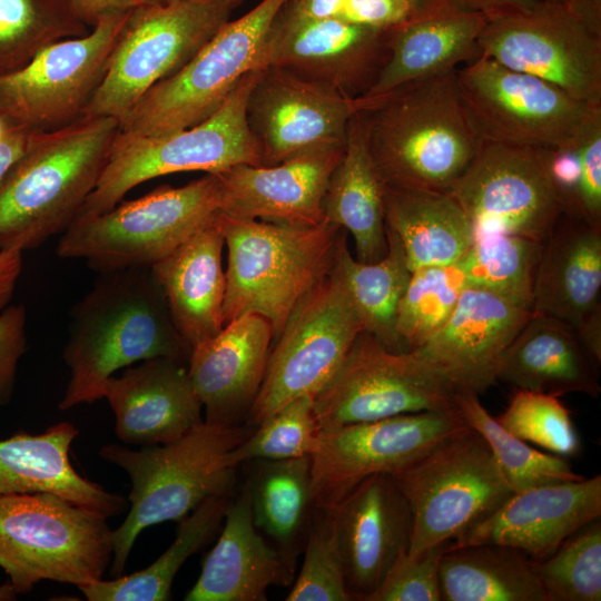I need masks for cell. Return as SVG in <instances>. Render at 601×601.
<instances>
[{
    "mask_svg": "<svg viewBox=\"0 0 601 601\" xmlns=\"http://www.w3.org/2000/svg\"><path fill=\"white\" fill-rule=\"evenodd\" d=\"M150 268L100 274L71 309L62 357L70 380L59 410L104 398L109 377L154 357L189 359Z\"/></svg>",
    "mask_w": 601,
    "mask_h": 601,
    "instance_id": "cell-1",
    "label": "cell"
},
{
    "mask_svg": "<svg viewBox=\"0 0 601 601\" xmlns=\"http://www.w3.org/2000/svg\"><path fill=\"white\" fill-rule=\"evenodd\" d=\"M119 132L115 117L82 116L35 132L0 183V250L33 249L78 217Z\"/></svg>",
    "mask_w": 601,
    "mask_h": 601,
    "instance_id": "cell-2",
    "label": "cell"
},
{
    "mask_svg": "<svg viewBox=\"0 0 601 601\" xmlns=\"http://www.w3.org/2000/svg\"><path fill=\"white\" fill-rule=\"evenodd\" d=\"M358 111L374 165L390 187L449 193L482 145L464 111L455 70Z\"/></svg>",
    "mask_w": 601,
    "mask_h": 601,
    "instance_id": "cell-3",
    "label": "cell"
},
{
    "mask_svg": "<svg viewBox=\"0 0 601 601\" xmlns=\"http://www.w3.org/2000/svg\"><path fill=\"white\" fill-rule=\"evenodd\" d=\"M252 431L245 423L225 426L205 422L180 439L138 451L115 443L101 446L99 455L125 470L131 480L129 513L112 531L114 578L122 575L145 529L179 522L205 500L231 495L237 469L231 453Z\"/></svg>",
    "mask_w": 601,
    "mask_h": 601,
    "instance_id": "cell-4",
    "label": "cell"
},
{
    "mask_svg": "<svg viewBox=\"0 0 601 601\" xmlns=\"http://www.w3.org/2000/svg\"><path fill=\"white\" fill-rule=\"evenodd\" d=\"M219 221L227 248L224 325L257 314L272 324L275 341L295 308L332 269L343 229L327 220L296 227L223 213Z\"/></svg>",
    "mask_w": 601,
    "mask_h": 601,
    "instance_id": "cell-5",
    "label": "cell"
},
{
    "mask_svg": "<svg viewBox=\"0 0 601 601\" xmlns=\"http://www.w3.org/2000/svg\"><path fill=\"white\" fill-rule=\"evenodd\" d=\"M220 207L217 174L181 187L161 186L105 213L75 219L56 253L83 259L100 274L151 268L206 226Z\"/></svg>",
    "mask_w": 601,
    "mask_h": 601,
    "instance_id": "cell-6",
    "label": "cell"
},
{
    "mask_svg": "<svg viewBox=\"0 0 601 601\" xmlns=\"http://www.w3.org/2000/svg\"><path fill=\"white\" fill-rule=\"evenodd\" d=\"M260 70L247 73L211 116L189 128L158 137L119 131L77 218L111 209L128 191L152 178L191 170L217 174L239 164L263 165L246 116Z\"/></svg>",
    "mask_w": 601,
    "mask_h": 601,
    "instance_id": "cell-7",
    "label": "cell"
},
{
    "mask_svg": "<svg viewBox=\"0 0 601 601\" xmlns=\"http://www.w3.org/2000/svg\"><path fill=\"white\" fill-rule=\"evenodd\" d=\"M114 553L107 518L50 492L0 497V555L18 593L41 580L77 587L102 579Z\"/></svg>",
    "mask_w": 601,
    "mask_h": 601,
    "instance_id": "cell-8",
    "label": "cell"
},
{
    "mask_svg": "<svg viewBox=\"0 0 601 601\" xmlns=\"http://www.w3.org/2000/svg\"><path fill=\"white\" fill-rule=\"evenodd\" d=\"M287 0H262L228 21L178 71L149 89L119 119V131L158 137L211 116L249 72L263 69L270 27Z\"/></svg>",
    "mask_w": 601,
    "mask_h": 601,
    "instance_id": "cell-9",
    "label": "cell"
},
{
    "mask_svg": "<svg viewBox=\"0 0 601 601\" xmlns=\"http://www.w3.org/2000/svg\"><path fill=\"white\" fill-rule=\"evenodd\" d=\"M243 0H180L130 9L104 80L82 116L124 117L231 20Z\"/></svg>",
    "mask_w": 601,
    "mask_h": 601,
    "instance_id": "cell-10",
    "label": "cell"
},
{
    "mask_svg": "<svg viewBox=\"0 0 601 601\" xmlns=\"http://www.w3.org/2000/svg\"><path fill=\"white\" fill-rule=\"evenodd\" d=\"M393 476L412 513L408 553L455 540L514 493L470 426Z\"/></svg>",
    "mask_w": 601,
    "mask_h": 601,
    "instance_id": "cell-11",
    "label": "cell"
},
{
    "mask_svg": "<svg viewBox=\"0 0 601 601\" xmlns=\"http://www.w3.org/2000/svg\"><path fill=\"white\" fill-rule=\"evenodd\" d=\"M455 81L467 120L482 142L561 147L601 109L482 55L455 69Z\"/></svg>",
    "mask_w": 601,
    "mask_h": 601,
    "instance_id": "cell-12",
    "label": "cell"
},
{
    "mask_svg": "<svg viewBox=\"0 0 601 601\" xmlns=\"http://www.w3.org/2000/svg\"><path fill=\"white\" fill-rule=\"evenodd\" d=\"M362 331L356 309L333 264L275 338L260 390L245 424L255 427L288 402L302 395L315 396Z\"/></svg>",
    "mask_w": 601,
    "mask_h": 601,
    "instance_id": "cell-13",
    "label": "cell"
},
{
    "mask_svg": "<svg viewBox=\"0 0 601 601\" xmlns=\"http://www.w3.org/2000/svg\"><path fill=\"white\" fill-rule=\"evenodd\" d=\"M129 11L110 12L85 35L55 42L24 67L0 75V117L33 132L82 117L104 80Z\"/></svg>",
    "mask_w": 601,
    "mask_h": 601,
    "instance_id": "cell-14",
    "label": "cell"
},
{
    "mask_svg": "<svg viewBox=\"0 0 601 601\" xmlns=\"http://www.w3.org/2000/svg\"><path fill=\"white\" fill-rule=\"evenodd\" d=\"M456 390L413 352H392L362 331L314 396L322 430L423 411L457 408Z\"/></svg>",
    "mask_w": 601,
    "mask_h": 601,
    "instance_id": "cell-15",
    "label": "cell"
},
{
    "mask_svg": "<svg viewBox=\"0 0 601 601\" xmlns=\"http://www.w3.org/2000/svg\"><path fill=\"white\" fill-rule=\"evenodd\" d=\"M479 53L601 106V30L570 7L541 0L528 11L489 19Z\"/></svg>",
    "mask_w": 601,
    "mask_h": 601,
    "instance_id": "cell-16",
    "label": "cell"
},
{
    "mask_svg": "<svg viewBox=\"0 0 601 601\" xmlns=\"http://www.w3.org/2000/svg\"><path fill=\"white\" fill-rule=\"evenodd\" d=\"M466 427L457 407L322 430L311 455L317 506L331 509L372 475H394Z\"/></svg>",
    "mask_w": 601,
    "mask_h": 601,
    "instance_id": "cell-17",
    "label": "cell"
},
{
    "mask_svg": "<svg viewBox=\"0 0 601 601\" xmlns=\"http://www.w3.org/2000/svg\"><path fill=\"white\" fill-rule=\"evenodd\" d=\"M449 194L474 236L499 231L543 243L563 214L536 148L482 142Z\"/></svg>",
    "mask_w": 601,
    "mask_h": 601,
    "instance_id": "cell-18",
    "label": "cell"
},
{
    "mask_svg": "<svg viewBox=\"0 0 601 601\" xmlns=\"http://www.w3.org/2000/svg\"><path fill=\"white\" fill-rule=\"evenodd\" d=\"M356 111L355 98L278 67L260 70L246 107L265 166L344 147Z\"/></svg>",
    "mask_w": 601,
    "mask_h": 601,
    "instance_id": "cell-19",
    "label": "cell"
},
{
    "mask_svg": "<svg viewBox=\"0 0 601 601\" xmlns=\"http://www.w3.org/2000/svg\"><path fill=\"white\" fill-rule=\"evenodd\" d=\"M388 30L337 19L297 18L280 10L266 39L263 69L278 67L357 98L374 82L386 59Z\"/></svg>",
    "mask_w": 601,
    "mask_h": 601,
    "instance_id": "cell-20",
    "label": "cell"
},
{
    "mask_svg": "<svg viewBox=\"0 0 601 601\" xmlns=\"http://www.w3.org/2000/svg\"><path fill=\"white\" fill-rule=\"evenodd\" d=\"M326 512L347 589L354 601H367L395 561L408 552V503L392 474H375Z\"/></svg>",
    "mask_w": 601,
    "mask_h": 601,
    "instance_id": "cell-21",
    "label": "cell"
},
{
    "mask_svg": "<svg viewBox=\"0 0 601 601\" xmlns=\"http://www.w3.org/2000/svg\"><path fill=\"white\" fill-rule=\"evenodd\" d=\"M491 292L466 287L444 325L412 351L457 392H485L496 382L500 361L531 316Z\"/></svg>",
    "mask_w": 601,
    "mask_h": 601,
    "instance_id": "cell-22",
    "label": "cell"
},
{
    "mask_svg": "<svg viewBox=\"0 0 601 601\" xmlns=\"http://www.w3.org/2000/svg\"><path fill=\"white\" fill-rule=\"evenodd\" d=\"M601 516V476L514 492L449 548L497 544L542 561L584 524Z\"/></svg>",
    "mask_w": 601,
    "mask_h": 601,
    "instance_id": "cell-23",
    "label": "cell"
},
{
    "mask_svg": "<svg viewBox=\"0 0 601 601\" xmlns=\"http://www.w3.org/2000/svg\"><path fill=\"white\" fill-rule=\"evenodd\" d=\"M343 151L344 147L324 149L272 166L239 164L217 173L220 213L279 225L317 226L326 221L322 203Z\"/></svg>",
    "mask_w": 601,
    "mask_h": 601,
    "instance_id": "cell-24",
    "label": "cell"
},
{
    "mask_svg": "<svg viewBox=\"0 0 601 601\" xmlns=\"http://www.w3.org/2000/svg\"><path fill=\"white\" fill-rule=\"evenodd\" d=\"M274 343L272 324L244 314L196 345L188 374L208 424H244L260 390Z\"/></svg>",
    "mask_w": 601,
    "mask_h": 601,
    "instance_id": "cell-25",
    "label": "cell"
},
{
    "mask_svg": "<svg viewBox=\"0 0 601 601\" xmlns=\"http://www.w3.org/2000/svg\"><path fill=\"white\" fill-rule=\"evenodd\" d=\"M116 417V434L127 444H164L205 423L188 362L154 357L112 375L104 391Z\"/></svg>",
    "mask_w": 601,
    "mask_h": 601,
    "instance_id": "cell-26",
    "label": "cell"
},
{
    "mask_svg": "<svg viewBox=\"0 0 601 601\" xmlns=\"http://www.w3.org/2000/svg\"><path fill=\"white\" fill-rule=\"evenodd\" d=\"M480 12L444 3L388 30L387 56L357 111L406 86L454 71L479 56L487 22Z\"/></svg>",
    "mask_w": 601,
    "mask_h": 601,
    "instance_id": "cell-27",
    "label": "cell"
},
{
    "mask_svg": "<svg viewBox=\"0 0 601 601\" xmlns=\"http://www.w3.org/2000/svg\"><path fill=\"white\" fill-rule=\"evenodd\" d=\"M220 535L186 601H266L270 587H290L295 565L256 529L247 490L231 496Z\"/></svg>",
    "mask_w": 601,
    "mask_h": 601,
    "instance_id": "cell-28",
    "label": "cell"
},
{
    "mask_svg": "<svg viewBox=\"0 0 601 601\" xmlns=\"http://www.w3.org/2000/svg\"><path fill=\"white\" fill-rule=\"evenodd\" d=\"M219 214L150 268L190 351L224 327L225 238Z\"/></svg>",
    "mask_w": 601,
    "mask_h": 601,
    "instance_id": "cell-29",
    "label": "cell"
},
{
    "mask_svg": "<svg viewBox=\"0 0 601 601\" xmlns=\"http://www.w3.org/2000/svg\"><path fill=\"white\" fill-rule=\"evenodd\" d=\"M599 366L570 324L532 312L504 352L496 372L516 390L599 397Z\"/></svg>",
    "mask_w": 601,
    "mask_h": 601,
    "instance_id": "cell-30",
    "label": "cell"
},
{
    "mask_svg": "<svg viewBox=\"0 0 601 601\" xmlns=\"http://www.w3.org/2000/svg\"><path fill=\"white\" fill-rule=\"evenodd\" d=\"M77 427L60 422L43 433L19 432L0 440V497L50 492L106 518L126 506L125 499L80 475L71 465L69 450Z\"/></svg>",
    "mask_w": 601,
    "mask_h": 601,
    "instance_id": "cell-31",
    "label": "cell"
},
{
    "mask_svg": "<svg viewBox=\"0 0 601 601\" xmlns=\"http://www.w3.org/2000/svg\"><path fill=\"white\" fill-rule=\"evenodd\" d=\"M601 227L562 214L543 242L532 312L575 327L601 306Z\"/></svg>",
    "mask_w": 601,
    "mask_h": 601,
    "instance_id": "cell-32",
    "label": "cell"
},
{
    "mask_svg": "<svg viewBox=\"0 0 601 601\" xmlns=\"http://www.w3.org/2000/svg\"><path fill=\"white\" fill-rule=\"evenodd\" d=\"M322 208L325 220L352 235L358 262L370 264L384 257V184L372 159L359 111L348 122L344 151L329 177Z\"/></svg>",
    "mask_w": 601,
    "mask_h": 601,
    "instance_id": "cell-33",
    "label": "cell"
},
{
    "mask_svg": "<svg viewBox=\"0 0 601 601\" xmlns=\"http://www.w3.org/2000/svg\"><path fill=\"white\" fill-rule=\"evenodd\" d=\"M385 224L401 240L411 272L453 265L471 247L474 233L449 193L384 185Z\"/></svg>",
    "mask_w": 601,
    "mask_h": 601,
    "instance_id": "cell-34",
    "label": "cell"
},
{
    "mask_svg": "<svg viewBox=\"0 0 601 601\" xmlns=\"http://www.w3.org/2000/svg\"><path fill=\"white\" fill-rule=\"evenodd\" d=\"M244 483L254 524L262 535L296 566L316 510L311 456L249 461Z\"/></svg>",
    "mask_w": 601,
    "mask_h": 601,
    "instance_id": "cell-35",
    "label": "cell"
},
{
    "mask_svg": "<svg viewBox=\"0 0 601 601\" xmlns=\"http://www.w3.org/2000/svg\"><path fill=\"white\" fill-rule=\"evenodd\" d=\"M439 578L441 601H546L533 561L504 545L447 546Z\"/></svg>",
    "mask_w": 601,
    "mask_h": 601,
    "instance_id": "cell-36",
    "label": "cell"
},
{
    "mask_svg": "<svg viewBox=\"0 0 601 601\" xmlns=\"http://www.w3.org/2000/svg\"><path fill=\"white\" fill-rule=\"evenodd\" d=\"M386 237L384 257L366 264L352 256L343 229L334 267L343 279L363 331L387 349L401 353L405 351L396 332V315L412 272L397 235L386 227Z\"/></svg>",
    "mask_w": 601,
    "mask_h": 601,
    "instance_id": "cell-37",
    "label": "cell"
},
{
    "mask_svg": "<svg viewBox=\"0 0 601 601\" xmlns=\"http://www.w3.org/2000/svg\"><path fill=\"white\" fill-rule=\"evenodd\" d=\"M230 499L231 495L209 497L180 520L174 542L146 569L78 588L89 601L169 600L177 572L218 532Z\"/></svg>",
    "mask_w": 601,
    "mask_h": 601,
    "instance_id": "cell-38",
    "label": "cell"
},
{
    "mask_svg": "<svg viewBox=\"0 0 601 601\" xmlns=\"http://www.w3.org/2000/svg\"><path fill=\"white\" fill-rule=\"evenodd\" d=\"M542 245V242L512 234H476L459 262L467 287L491 292L532 311L533 283Z\"/></svg>",
    "mask_w": 601,
    "mask_h": 601,
    "instance_id": "cell-39",
    "label": "cell"
},
{
    "mask_svg": "<svg viewBox=\"0 0 601 601\" xmlns=\"http://www.w3.org/2000/svg\"><path fill=\"white\" fill-rule=\"evenodd\" d=\"M455 401L467 426L487 443L499 470L513 492L584 477L574 472L565 457L538 451L506 431L482 405L479 394L459 391Z\"/></svg>",
    "mask_w": 601,
    "mask_h": 601,
    "instance_id": "cell-40",
    "label": "cell"
},
{
    "mask_svg": "<svg viewBox=\"0 0 601 601\" xmlns=\"http://www.w3.org/2000/svg\"><path fill=\"white\" fill-rule=\"evenodd\" d=\"M89 30L63 0H0V75L24 67L50 45Z\"/></svg>",
    "mask_w": 601,
    "mask_h": 601,
    "instance_id": "cell-41",
    "label": "cell"
},
{
    "mask_svg": "<svg viewBox=\"0 0 601 601\" xmlns=\"http://www.w3.org/2000/svg\"><path fill=\"white\" fill-rule=\"evenodd\" d=\"M466 287L459 262L412 272L396 315V332L405 352L418 348L444 325Z\"/></svg>",
    "mask_w": 601,
    "mask_h": 601,
    "instance_id": "cell-42",
    "label": "cell"
},
{
    "mask_svg": "<svg viewBox=\"0 0 601 601\" xmlns=\"http://www.w3.org/2000/svg\"><path fill=\"white\" fill-rule=\"evenodd\" d=\"M533 568L546 601H600V518L572 533L546 559L533 561Z\"/></svg>",
    "mask_w": 601,
    "mask_h": 601,
    "instance_id": "cell-43",
    "label": "cell"
},
{
    "mask_svg": "<svg viewBox=\"0 0 601 601\" xmlns=\"http://www.w3.org/2000/svg\"><path fill=\"white\" fill-rule=\"evenodd\" d=\"M322 428L314 411V396L302 395L270 414L238 444L231 457L238 466L254 460H289L311 456Z\"/></svg>",
    "mask_w": 601,
    "mask_h": 601,
    "instance_id": "cell-44",
    "label": "cell"
},
{
    "mask_svg": "<svg viewBox=\"0 0 601 601\" xmlns=\"http://www.w3.org/2000/svg\"><path fill=\"white\" fill-rule=\"evenodd\" d=\"M499 423L514 436L536 444L559 456H574L580 439L570 410L559 396L516 390Z\"/></svg>",
    "mask_w": 601,
    "mask_h": 601,
    "instance_id": "cell-45",
    "label": "cell"
},
{
    "mask_svg": "<svg viewBox=\"0 0 601 601\" xmlns=\"http://www.w3.org/2000/svg\"><path fill=\"white\" fill-rule=\"evenodd\" d=\"M303 553L286 601H354L326 510H316Z\"/></svg>",
    "mask_w": 601,
    "mask_h": 601,
    "instance_id": "cell-46",
    "label": "cell"
},
{
    "mask_svg": "<svg viewBox=\"0 0 601 601\" xmlns=\"http://www.w3.org/2000/svg\"><path fill=\"white\" fill-rule=\"evenodd\" d=\"M282 11L297 18L391 29L428 10L413 0H287Z\"/></svg>",
    "mask_w": 601,
    "mask_h": 601,
    "instance_id": "cell-47",
    "label": "cell"
},
{
    "mask_svg": "<svg viewBox=\"0 0 601 601\" xmlns=\"http://www.w3.org/2000/svg\"><path fill=\"white\" fill-rule=\"evenodd\" d=\"M449 543L400 556L367 601H441L440 561Z\"/></svg>",
    "mask_w": 601,
    "mask_h": 601,
    "instance_id": "cell-48",
    "label": "cell"
},
{
    "mask_svg": "<svg viewBox=\"0 0 601 601\" xmlns=\"http://www.w3.org/2000/svg\"><path fill=\"white\" fill-rule=\"evenodd\" d=\"M575 146L581 166L575 217L601 227V109L582 127Z\"/></svg>",
    "mask_w": 601,
    "mask_h": 601,
    "instance_id": "cell-49",
    "label": "cell"
},
{
    "mask_svg": "<svg viewBox=\"0 0 601 601\" xmlns=\"http://www.w3.org/2000/svg\"><path fill=\"white\" fill-rule=\"evenodd\" d=\"M27 348V311L9 305L0 313V406L13 395L18 364Z\"/></svg>",
    "mask_w": 601,
    "mask_h": 601,
    "instance_id": "cell-50",
    "label": "cell"
},
{
    "mask_svg": "<svg viewBox=\"0 0 601 601\" xmlns=\"http://www.w3.org/2000/svg\"><path fill=\"white\" fill-rule=\"evenodd\" d=\"M33 134L13 127L0 117V183L26 151Z\"/></svg>",
    "mask_w": 601,
    "mask_h": 601,
    "instance_id": "cell-51",
    "label": "cell"
},
{
    "mask_svg": "<svg viewBox=\"0 0 601 601\" xmlns=\"http://www.w3.org/2000/svg\"><path fill=\"white\" fill-rule=\"evenodd\" d=\"M71 11L89 28L104 16L130 10L138 6L136 0H63Z\"/></svg>",
    "mask_w": 601,
    "mask_h": 601,
    "instance_id": "cell-52",
    "label": "cell"
},
{
    "mask_svg": "<svg viewBox=\"0 0 601 601\" xmlns=\"http://www.w3.org/2000/svg\"><path fill=\"white\" fill-rule=\"evenodd\" d=\"M20 249L0 250V313L9 306L23 268Z\"/></svg>",
    "mask_w": 601,
    "mask_h": 601,
    "instance_id": "cell-53",
    "label": "cell"
},
{
    "mask_svg": "<svg viewBox=\"0 0 601 601\" xmlns=\"http://www.w3.org/2000/svg\"><path fill=\"white\" fill-rule=\"evenodd\" d=\"M462 9L480 12L492 19L495 17L528 11L541 0H446Z\"/></svg>",
    "mask_w": 601,
    "mask_h": 601,
    "instance_id": "cell-54",
    "label": "cell"
},
{
    "mask_svg": "<svg viewBox=\"0 0 601 601\" xmlns=\"http://www.w3.org/2000/svg\"><path fill=\"white\" fill-rule=\"evenodd\" d=\"M574 329L591 358L601 365V306L589 313Z\"/></svg>",
    "mask_w": 601,
    "mask_h": 601,
    "instance_id": "cell-55",
    "label": "cell"
},
{
    "mask_svg": "<svg viewBox=\"0 0 601 601\" xmlns=\"http://www.w3.org/2000/svg\"><path fill=\"white\" fill-rule=\"evenodd\" d=\"M563 3L588 20L601 18V0H549Z\"/></svg>",
    "mask_w": 601,
    "mask_h": 601,
    "instance_id": "cell-56",
    "label": "cell"
},
{
    "mask_svg": "<svg viewBox=\"0 0 601 601\" xmlns=\"http://www.w3.org/2000/svg\"><path fill=\"white\" fill-rule=\"evenodd\" d=\"M18 591L9 581L0 585V601H11L16 599Z\"/></svg>",
    "mask_w": 601,
    "mask_h": 601,
    "instance_id": "cell-57",
    "label": "cell"
},
{
    "mask_svg": "<svg viewBox=\"0 0 601 601\" xmlns=\"http://www.w3.org/2000/svg\"><path fill=\"white\" fill-rule=\"evenodd\" d=\"M413 1L427 10L437 8L444 3H450L446 0H413Z\"/></svg>",
    "mask_w": 601,
    "mask_h": 601,
    "instance_id": "cell-58",
    "label": "cell"
},
{
    "mask_svg": "<svg viewBox=\"0 0 601 601\" xmlns=\"http://www.w3.org/2000/svg\"><path fill=\"white\" fill-rule=\"evenodd\" d=\"M138 6H165L180 0H136Z\"/></svg>",
    "mask_w": 601,
    "mask_h": 601,
    "instance_id": "cell-59",
    "label": "cell"
},
{
    "mask_svg": "<svg viewBox=\"0 0 601 601\" xmlns=\"http://www.w3.org/2000/svg\"><path fill=\"white\" fill-rule=\"evenodd\" d=\"M0 568L3 569V571L9 575V578L12 574V569L10 564L0 555Z\"/></svg>",
    "mask_w": 601,
    "mask_h": 601,
    "instance_id": "cell-60",
    "label": "cell"
}]
</instances>
